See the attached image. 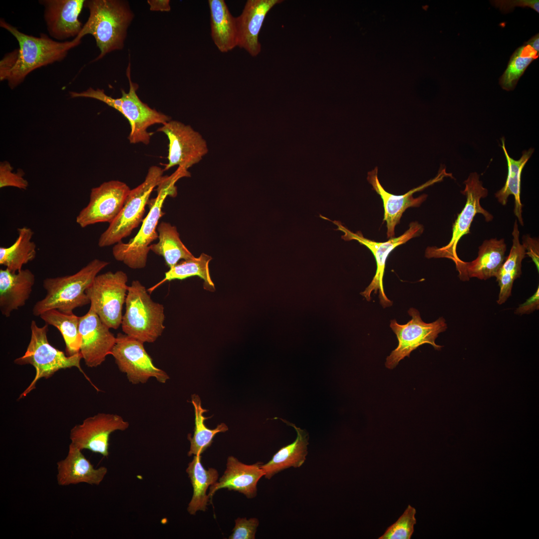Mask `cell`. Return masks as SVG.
Here are the masks:
<instances>
[{"label":"cell","instance_id":"6da1fadb","mask_svg":"<svg viewBox=\"0 0 539 539\" xmlns=\"http://www.w3.org/2000/svg\"><path fill=\"white\" fill-rule=\"evenodd\" d=\"M0 26L10 33L19 44L14 64L5 79L12 89L23 82L36 69L63 60L69 51L81 42L76 37L71 41L60 42L43 33L39 37L28 35L3 18L0 19Z\"/></svg>","mask_w":539,"mask_h":539},{"label":"cell","instance_id":"7a4b0ae2","mask_svg":"<svg viewBox=\"0 0 539 539\" xmlns=\"http://www.w3.org/2000/svg\"><path fill=\"white\" fill-rule=\"evenodd\" d=\"M190 176L187 170L178 167L171 176H163L157 186L156 197L149 201V211L138 233L127 243L120 242L113 247L112 254L116 261L132 269L146 267L150 246L158 238L157 228L159 219L164 214L162 211L164 201L168 196L177 195L175 184L178 179Z\"/></svg>","mask_w":539,"mask_h":539},{"label":"cell","instance_id":"3957f363","mask_svg":"<svg viewBox=\"0 0 539 539\" xmlns=\"http://www.w3.org/2000/svg\"><path fill=\"white\" fill-rule=\"evenodd\" d=\"M84 6L89 9V16L76 37L80 40L87 34L94 37L100 51L94 61L112 51L121 49L127 28L133 16L126 2L115 0H88L85 1Z\"/></svg>","mask_w":539,"mask_h":539},{"label":"cell","instance_id":"277c9868","mask_svg":"<svg viewBox=\"0 0 539 539\" xmlns=\"http://www.w3.org/2000/svg\"><path fill=\"white\" fill-rule=\"evenodd\" d=\"M109 264L95 259L74 274L45 278L42 284L46 294L33 306V315L39 316L52 309L72 312L76 308L90 303L85 291L99 271Z\"/></svg>","mask_w":539,"mask_h":539},{"label":"cell","instance_id":"5b68a950","mask_svg":"<svg viewBox=\"0 0 539 539\" xmlns=\"http://www.w3.org/2000/svg\"><path fill=\"white\" fill-rule=\"evenodd\" d=\"M129 83V90L126 93L121 90L122 96L114 98L106 95L103 89H94L89 87L81 92L71 91V98L86 97L101 101L120 112L128 120L130 132L128 137L130 143H142L148 144L151 133L148 128L156 124H163L171 120L170 116L150 108L143 102L136 94L138 86L130 78V66L127 71Z\"/></svg>","mask_w":539,"mask_h":539},{"label":"cell","instance_id":"8992f818","mask_svg":"<svg viewBox=\"0 0 539 539\" xmlns=\"http://www.w3.org/2000/svg\"><path fill=\"white\" fill-rule=\"evenodd\" d=\"M163 305L154 301L139 280L132 281L125 299L121 327L124 334L144 343H152L160 336L165 326Z\"/></svg>","mask_w":539,"mask_h":539},{"label":"cell","instance_id":"52a82bcc","mask_svg":"<svg viewBox=\"0 0 539 539\" xmlns=\"http://www.w3.org/2000/svg\"><path fill=\"white\" fill-rule=\"evenodd\" d=\"M48 326V325L45 323L43 326L39 327L36 322L32 320L30 324V339L26 351L22 356L14 360L16 364H30L35 369L34 379L19 395L18 400L26 397L34 389L36 382L40 379H47L60 369L76 367L91 383L81 367L80 362L82 358L80 352L67 356L63 351L52 346L47 339Z\"/></svg>","mask_w":539,"mask_h":539},{"label":"cell","instance_id":"ba28073f","mask_svg":"<svg viewBox=\"0 0 539 539\" xmlns=\"http://www.w3.org/2000/svg\"><path fill=\"white\" fill-rule=\"evenodd\" d=\"M164 171L157 166L149 168L144 181L131 190L119 214L100 235L98 242L99 247H108L122 242L142 222L149 197L154 188L162 180Z\"/></svg>","mask_w":539,"mask_h":539},{"label":"cell","instance_id":"9c48e42d","mask_svg":"<svg viewBox=\"0 0 539 539\" xmlns=\"http://www.w3.org/2000/svg\"><path fill=\"white\" fill-rule=\"evenodd\" d=\"M125 272L111 271L98 274L86 289L91 308L109 328L116 329L121 325L122 309L128 292Z\"/></svg>","mask_w":539,"mask_h":539},{"label":"cell","instance_id":"30bf717a","mask_svg":"<svg viewBox=\"0 0 539 539\" xmlns=\"http://www.w3.org/2000/svg\"><path fill=\"white\" fill-rule=\"evenodd\" d=\"M464 184L465 189L461 193L466 197V202L453 225L450 241L441 248L428 247L425 251V256L427 258H445L452 260L455 265L457 264L462 260L457 254L458 244L463 236L470 233V227L475 216L477 214H481L487 222L493 219V216L480 204L481 199L487 196L488 191L479 180V175L476 172L471 173Z\"/></svg>","mask_w":539,"mask_h":539},{"label":"cell","instance_id":"8fae6325","mask_svg":"<svg viewBox=\"0 0 539 539\" xmlns=\"http://www.w3.org/2000/svg\"><path fill=\"white\" fill-rule=\"evenodd\" d=\"M320 216L336 225L337 226L336 230H339L344 233L341 238L344 241L356 240L370 250L375 258L377 269L371 282L365 290L361 292V294L365 297L367 300L369 301L371 299V293L374 291L375 293H377L379 291L380 302L382 306L386 307L392 305V302L386 296L383 285L387 258L395 248L405 244L412 238L420 236L424 231L423 226L416 222L411 223L409 229L400 236L390 238L386 242H377L365 238L360 231L356 233L351 232L344 226L340 221H331L321 215Z\"/></svg>","mask_w":539,"mask_h":539},{"label":"cell","instance_id":"7c38bea8","mask_svg":"<svg viewBox=\"0 0 539 539\" xmlns=\"http://www.w3.org/2000/svg\"><path fill=\"white\" fill-rule=\"evenodd\" d=\"M408 313L412 318L405 324H399L395 319L391 320L390 326L397 337L398 345L386 358L385 366L388 369L395 368L400 360L409 357L412 351L422 344H431L436 350L442 348L436 344L435 340L447 328L445 319L441 317L434 322L426 323L416 309L411 308Z\"/></svg>","mask_w":539,"mask_h":539},{"label":"cell","instance_id":"4fadbf2b","mask_svg":"<svg viewBox=\"0 0 539 539\" xmlns=\"http://www.w3.org/2000/svg\"><path fill=\"white\" fill-rule=\"evenodd\" d=\"M111 355L119 369L126 374L133 384L145 383L151 378L165 383L169 376L164 370L157 367L144 346V342L125 334H117Z\"/></svg>","mask_w":539,"mask_h":539},{"label":"cell","instance_id":"5bb4252c","mask_svg":"<svg viewBox=\"0 0 539 539\" xmlns=\"http://www.w3.org/2000/svg\"><path fill=\"white\" fill-rule=\"evenodd\" d=\"M157 131L164 133L169 142L168 163L164 171L175 166L187 170L208 152L206 141L190 125L171 120L162 124Z\"/></svg>","mask_w":539,"mask_h":539},{"label":"cell","instance_id":"9a60e30c","mask_svg":"<svg viewBox=\"0 0 539 539\" xmlns=\"http://www.w3.org/2000/svg\"><path fill=\"white\" fill-rule=\"evenodd\" d=\"M131 191L118 180L105 182L91 190L89 201L76 218L82 228L99 223H111L120 213Z\"/></svg>","mask_w":539,"mask_h":539},{"label":"cell","instance_id":"2e32d148","mask_svg":"<svg viewBox=\"0 0 539 539\" xmlns=\"http://www.w3.org/2000/svg\"><path fill=\"white\" fill-rule=\"evenodd\" d=\"M129 425L118 415L99 413L86 418L70 430V443L81 450L86 449L107 457L110 434L117 430H125Z\"/></svg>","mask_w":539,"mask_h":539},{"label":"cell","instance_id":"e0dca14e","mask_svg":"<svg viewBox=\"0 0 539 539\" xmlns=\"http://www.w3.org/2000/svg\"><path fill=\"white\" fill-rule=\"evenodd\" d=\"M446 177L452 176L451 174L446 172L445 168L441 169L433 179L411 189L405 194L396 195L387 192L382 186L378 178L377 167L368 173V181L372 185L373 189L380 195L383 201L384 210L383 222H386L387 238L395 237V228L400 223L401 218L405 211L410 207H419L427 197L426 194H423L414 198L413 194L441 181Z\"/></svg>","mask_w":539,"mask_h":539},{"label":"cell","instance_id":"ac0fdd59","mask_svg":"<svg viewBox=\"0 0 539 539\" xmlns=\"http://www.w3.org/2000/svg\"><path fill=\"white\" fill-rule=\"evenodd\" d=\"M109 329L90 307L85 314L79 316L80 352L87 367L99 366L111 354L116 337Z\"/></svg>","mask_w":539,"mask_h":539},{"label":"cell","instance_id":"d6986e66","mask_svg":"<svg viewBox=\"0 0 539 539\" xmlns=\"http://www.w3.org/2000/svg\"><path fill=\"white\" fill-rule=\"evenodd\" d=\"M84 0H40L44 7L47 30L52 38L64 40L77 37L83 25L79 19Z\"/></svg>","mask_w":539,"mask_h":539},{"label":"cell","instance_id":"ffe728a7","mask_svg":"<svg viewBox=\"0 0 539 539\" xmlns=\"http://www.w3.org/2000/svg\"><path fill=\"white\" fill-rule=\"evenodd\" d=\"M282 0H248L241 14L236 17L238 46L244 48L251 56L261 52L259 35L269 11Z\"/></svg>","mask_w":539,"mask_h":539},{"label":"cell","instance_id":"44dd1931","mask_svg":"<svg viewBox=\"0 0 539 539\" xmlns=\"http://www.w3.org/2000/svg\"><path fill=\"white\" fill-rule=\"evenodd\" d=\"M507 249L504 239L485 240L479 248L477 258L472 262L461 260L456 264L461 280L472 277L487 280L496 276L505 260Z\"/></svg>","mask_w":539,"mask_h":539},{"label":"cell","instance_id":"7402d4cb","mask_svg":"<svg viewBox=\"0 0 539 539\" xmlns=\"http://www.w3.org/2000/svg\"><path fill=\"white\" fill-rule=\"evenodd\" d=\"M80 450L69 445L66 457L57 463L56 480L58 485L66 486L84 483L99 485L107 473L105 467L95 469Z\"/></svg>","mask_w":539,"mask_h":539},{"label":"cell","instance_id":"603a6c76","mask_svg":"<svg viewBox=\"0 0 539 539\" xmlns=\"http://www.w3.org/2000/svg\"><path fill=\"white\" fill-rule=\"evenodd\" d=\"M261 465L260 462L247 465L233 456L229 457L223 475L219 482H216L210 487L209 498H212L217 490L222 488L238 491L244 494L248 498L255 497L257 492V483L264 476Z\"/></svg>","mask_w":539,"mask_h":539},{"label":"cell","instance_id":"cb8c5ba5","mask_svg":"<svg viewBox=\"0 0 539 539\" xmlns=\"http://www.w3.org/2000/svg\"><path fill=\"white\" fill-rule=\"evenodd\" d=\"M34 282L35 275L28 269L17 272L0 270V310L2 315L9 317L13 310L25 305Z\"/></svg>","mask_w":539,"mask_h":539},{"label":"cell","instance_id":"d4e9b609","mask_svg":"<svg viewBox=\"0 0 539 539\" xmlns=\"http://www.w3.org/2000/svg\"><path fill=\"white\" fill-rule=\"evenodd\" d=\"M212 38L222 52L238 46L236 17L230 12L224 0H209Z\"/></svg>","mask_w":539,"mask_h":539},{"label":"cell","instance_id":"484cf974","mask_svg":"<svg viewBox=\"0 0 539 539\" xmlns=\"http://www.w3.org/2000/svg\"><path fill=\"white\" fill-rule=\"evenodd\" d=\"M297 433L294 441L280 449L267 464L261 465L266 478L270 479L278 472L290 467L299 468L304 463L307 455L308 434L289 423Z\"/></svg>","mask_w":539,"mask_h":539},{"label":"cell","instance_id":"4316f807","mask_svg":"<svg viewBox=\"0 0 539 539\" xmlns=\"http://www.w3.org/2000/svg\"><path fill=\"white\" fill-rule=\"evenodd\" d=\"M512 246L509 256L498 270L496 277L500 286L497 303H505L511 295L514 282L522 274V263L526 256V252L521 244L517 220L515 222L512 232Z\"/></svg>","mask_w":539,"mask_h":539},{"label":"cell","instance_id":"83f0119b","mask_svg":"<svg viewBox=\"0 0 539 539\" xmlns=\"http://www.w3.org/2000/svg\"><path fill=\"white\" fill-rule=\"evenodd\" d=\"M502 147L506 158L508 164V176L503 187L497 191L495 197L498 201L502 205L507 204L508 199L510 195H513L515 199L514 212L521 225H524L522 217L523 205L521 201V175L523 169L531 157L534 151L533 148L524 150L521 157L519 160H515L508 154L505 144V139H501Z\"/></svg>","mask_w":539,"mask_h":539},{"label":"cell","instance_id":"f1b7e54d","mask_svg":"<svg viewBox=\"0 0 539 539\" xmlns=\"http://www.w3.org/2000/svg\"><path fill=\"white\" fill-rule=\"evenodd\" d=\"M186 472L193 488V496L187 511L190 515H195L197 511L206 510L210 499L207 495V489L217 482L219 474L215 469H205L201 463V455L194 456Z\"/></svg>","mask_w":539,"mask_h":539},{"label":"cell","instance_id":"f546056e","mask_svg":"<svg viewBox=\"0 0 539 539\" xmlns=\"http://www.w3.org/2000/svg\"><path fill=\"white\" fill-rule=\"evenodd\" d=\"M17 231L18 236L10 246L0 248V265L12 272L21 270L36 255V245L31 241L33 231L27 227L18 228Z\"/></svg>","mask_w":539,"mask_h":539},{"label":"cell","instance_id":"4dcf8cb0","mask_svg":"<svg viewBox=\"0 0 539 539\" xmlns=\"http://www.w3.org/2000/svg\"><path fill=\"white\" fill-rule=\"evenodd\" d=\"M157 231L159 241L151 244L150 250L162 256L170 268L177 264L180 260H187L195 257L180 240L175 226L162 222L158 225Z\"/></svg>","mask_w":539,"mask_h":539},{"label":"cell","instance_id":"1f68e13d","mask_svg":"<svg viewBox=\"0 0 539 539\" xmlns=\"http://www.w3.org/2000/svg\"><path fill=\"white\" fill-rule=\"evenodd\" d=\"M39 316L46 324L59 330L65 344L67 356L80 352L81 337L79 331V316L73 312H64L56 309L47 310Z\"/></svg>","mask_w":539,"mask_h":539},{"label":"cell","instance_id":"d6a6232c","mask_svg":"<svg viewBox=\"0 0 539 539\" xmlns=\"http://www.w3.org/2000/svg\"><path fill=\"white\" fill-rule=\"evenodd\" d=\"M211 260V257L203 253L198 258L194 257L176 264L165 272L163 279L149 288L148 291L151 293L166 281L182 280L193 276H198L204 280V288L206 289L215 290L214 284L210 277L209 270V264Z\"/></svg>","mask_w":539,"mask_h":539},{"label":"cell","instance_id":"836d02e7","mask_svg":"<svg viewBox=\"0 0 539 539\" xmlns=\"http://www.w3.org/2000/svg\"><path fill=\"white\" fill-rule=\"evenodd\" d=\"M191 402L195 410V429L193 436H188L190 442V450L188 455H201L204 451L212 444V440L216 434L220 432H225L228 430L227 426L222 423L218 425L214 429H210L205 424V420L208 418L205 417L203 413L207 410L201 406V401L199 396L196 394L192 396Z\"/></svg>","mask_w":539,"mask_h":539},{"label":"cell","instance_id":"e575fe53","mask_svg":"<svg viewBox=\"0 0 539 539\" xmlns=\"http://www.w3.org/2000/svg\"><path fill=\"white\" fill-rule=\"evenodd\" d=\"M539 56V52L526 44L519 47L513 53L508 66L500 80L502 87L506 90H513L527 67Z\"/></svg>","mask_w":539,"mask_h":539},{"label":"cell","instance_id":"d590c367","mask_svg":"<svg viewBox=\"0 0 539 539\" xmlns=\"http://www.w3.org/2000/svg\"><path fill=\"white\" fill-rule=\"evenodd\" d=\"M416 510L408 505L404 513L398 520L389 527L379 539H410L414 532V526L416 524Z\"/></svg>","mask_w":539,"mask_h":539},{"label":"cell","instance_id":"8d00e7d4","mask_svg":"<svg viewBox=\"0 0 539 539\" xmlns=\"http://www.w3.org/2000/svg\"><path fill=\"white\" fill-rule=\"evenodd\" d=\"M12 170V167L8 162L0 163V188L13 187L22 190L26 189L28 183L23 178V171L20 170L13 173Z\"/></svg>","mask_w":539,"mask_h":539},{"label":"cell","instance_id":"74e56055","mask_svg":"<svg viewBox=\"0 0 539 539\" xmlns=\"http://www.w3.org/2000/svg\"><path fill=\"white\" fill-rule=\"evenodd\" d=\"M259 521L256 518H238L230 539H254Z\"/></svg>","mask_w":539,"mask_h":539},{"label":"cell","instance_id":"f35d334b","mask_svg":"<svg viewBox=\"0 0 539 539\" xmlns=\"http://www.w3.org/2000/svg\"><path fill=\"white\" fill-rule=\"evenodd\" d=\"M522 245L525 249L526 255L531 258L539 271V246L538 240L532 238L529 235H525L523 237Z\"/></svg>","mask_w":539,"mask_h":539},{"label":"cell","instance_id":"ab89813d","mask_svg":"<svg viewBox=\"0 0 539 539\" xmlns=\"http://www.w3.org/2000/svg\"><path fill=\"white\" fill-rule=\"evenodd\" d=\"M539 309V288L535 293L528 298L524 303L520 304L515 310L517 315L530 314Z\"/></svg>","mask_w":539,"mask_h":539},{"label":"cell","instance_id":"60d3db41","mask_svg":"<svg viewBox=\"0 0 539 539\" xmlns=\"http://www.w3.org/2000/svg\"><path fill=\"white\" fill-rule=\"evenodd\" d=\"M150 5L151 10L154 11H169L171 9L170 1L165 0H148Z\"/></svg>","mask_w":539,"mask_h":539},{"label":"cell","instance_id":"b9f144b4","mask_svg":"<svg viewBox=\"0 0 539 539\" xmlns=\"http://www.w3.org/2000/svg\"><path fill=\"white\" fill-rule=\"evenodd\" d=\"M526 44L530 45L535 50L539 52V34H536L531 39H530Z\"/></svg>","mask_w":539,"mask_h":539}]
</instances>
